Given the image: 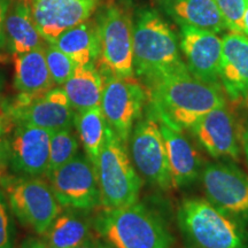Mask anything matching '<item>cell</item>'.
Listing matches in <instances>:
<instances>
[{"instance_id": "f546056e", "label": "cell", "mask_w": 248, "mask_h": 248, "mask_svg": "<svg viewBox=\"0 0 248 248\" xmlns=\"http://www.w3.org/2000/svg\"><path fill=\"white\" fill-rule=\"evenodd\" d=\"M0 248H14V230L6 201L0 194Z\"/></svg>"}, {"instance_id": "6da1fadb", "label": "cell", "mask_w": 248, "mask_h": 248, "mask_svg": "<svg viewBox=\"0 0 248 248\" xmlns=\"http://www.w3.org/2000/svg\"><path fill=\"white\" fill-rule=\"evenodd\" d=\"M146 89L152 111L181 130H190L209 111L226 106L221 85L204 83L190 73L164 77Z\"/></svg>"}, {"instance_id": "83f0119b", "label": "cell", "mask_w": 248, "mask_h": 248, "mask_svg": "<svg viewBox=\"0 0 248 248\" xmlns=\"http://www.w3.org/2000/svg\"><path fill=\"white\" fill-rule=\"evenodd\" d=\"M228 29L244 33V16L246 0H215Z\"/></svg>"}, {"instance_id": "d4e9b609", "label": "cell", "mask_w": 248, "mask_h": 248, "mask_svg": "<svg viewBox=\"0 0 248 248\" xmlns=\"http://www.w3.org/2000/svg\"><path fill=\"white\" fill-rule=\"evenodd\" d=\"M74 124L78 131L86 156L95 168L108 128V123L105 119L101 107L97 106L82 111H76Z\"/></svg>"}, {"instance_id": "30bf717a", "label": "cell", "mask_w": 248, "mask_h": 248, "mask_svg": "<svg viewBox=\"0 0 248 248\" xmlns=\"http://www.w3.org/2000/svg\"><path fill=\"white\" fill-rule=\"evenodd\" d=\"M55 198L64 208L91 210L101 204L97 172L86 155L77 153L48 175Z\"/></svg>"}, {"instance_id": "8fae6325", "label": "cell", "mask_w": 248, "mask_h": 248, "mask_svg": "<svg viewBox=\"0 0 248 248\" xmlns=\"http://www.w3.org/2000/svg\"><path fill=\"white\" fill-rule=\"evenodd\" d=\"M200 178L207 200L229 215L248 222V177L231 162H210Z\"/></svg>"}, {"instance_id": "d590c367", "label": "cell", "mask_w": 248, "mask_h": 248, "mask_svg": "<svg viewBox=\"0 0 248 248\" xmlns=\"http://www.w3.org/2000/svg\"><path fill=\"white\" fill-rule=\"evenodd\" d=\"M97 248H113V247L109 246V245L106 244V243H99Z\"/></svg>"}, {"instance_id": "e0dca14e", "label": "cell", "mask_w": 248, "mask_h": 248, "mask_svg": "<svg viewBox=\"0 0 248 248\" xmlns=\"http://www.w3.org/2000/svg\"><path fill=\"white\" fill-rule=\"evenodd\" d=\"M219 83L232 101L248 100V37L244 33H225L222 39Z\"/></svg>"}, {"instance_id": "ac0fdd59", "label": "cell", "mask_w": 248, "mask_h": 248, "mask_svg": "<svg viewBox=\"0 0 248 248\" xmlns=\"http://www.w3.org/2000/svg\"><path fill=\"white\" fill-rule=\"evenodd\" d=\"M156 119L159 121L160 130L168 155L172 186L181 188L193 184L200 177L201 169H202L199 154L197 153L188 139L183 135L181 129L171 125L160 117L156 116Z\"/></svg>"}, {"instance_id": "9c48e42d", "label": "cell", "mask_w": 248, "mask_h": 248, "mask_svg": "<svg viewBox=\"0 0 248 248\" xmlns=\"http://www.w3.org/2000/svg\"><path fill=\"white\" fill-rule=\"evenodd\" d=\"M101 110L108 125L128 146L130 135L148 102L147 89L132 78L104 76Z\"/></svg>"}, {"instance_id": "836d02e7", "label": "cell", "mask_w": 248, "mask_h": 248, "mask_svg": "<svg viewBox=\"0 0 248 248\" xmlns=\"http://www.w3.org/2000/svg\"><path fill=\"white\" fill-rule=\"evenodd\" d=\"M244 35L248 37V0H246V9L244 16Z\"/></svg>"}, {"instance_id": "2e32d148", "label": "cell", "mask_w": 248, "mask_h": 248, "mask_svg": "<svg viewBox=\"0 0 248 248\" xmlns=\"http://www.w3.org/2000/svg\"><path fill=\"white\" fill-rule=\"evenodd\" d=\"M203 150L215 159L237 160L240 155L235 121L228 107L215 108L190 129Z\"/></svg>"}, {"instance_id": "4fadbf2b", "label": "cell", "mask_w": 248, "mask_h": 248, "mask_svg": "<svg viewBox=\"0 0 248 248\" xmlns=\"http://www.w3.org/2000/svg\"><path fill=\"white\" fill-rule=\"evenodd\" d=\"M51 131L15 123L8 137V163L20 175L47 176Z\"/></svg>"}, {"instance_id": "74e56055", "label": "cell", "mask_w": 248, "mask_h": 248, "mask_svg": "<svg viewBox=\"0 0 248 248\" xmlns=\"http://www.w3.org/2000/svg\"><path fill=\"white\" fill-rule=\"evenodd\" d=\"M244 151H245V154H246V159H247V163H248V148L244 147Z\"/></svg>"}, {"instance_id": "cb8c5ba5", "label": "cell", "mask_w": 248, "mask_h": 248, "mask_svg": "<svg viewBox=\"0 0 248 248\" xmlns=\"http://www.w3.org/2000/svg\"><path fill=\"white\" fill-rule=\"evenodd\" d=\"M43 237L48 248H75L91 237V226L79 214H60Z\"/></svg>"}, {"instance_id": "4316f807", "label": "cell", "mask_w": 248, "mask_h": 248, "mask_svg": "<svg viewBox=\"0 0 248 248\" xmlns=\"http://www.w3.org/2000/svg\"><path fill=\"white\" fill-rule=\"evenodd\" d=\"M45 55L49 74L54 83L58 85H63L73 75L77 64L52 43H48V45L45 46Z\"/></svg>"}, {"instance_id": "5bb4252c", "label": "cell", "mask_w": 248, "mask_h": 248, "mask_svg": "<svg viewBox=\"0 0 248 248\" xmlns=\"http://www.w3.org/2000/svg\"><path fill=\"white\" fill-rule=\"evenodd\" d=\"M179 48L184 54L185 64L197 79L210 84H219L222 39L209 30L179 27Z\"/></svg>"}, {"instance_id": "7402d4cb", "label": "cell", "mask_w": 248, "mask_h": 248, "mask_svg": "<svg viewBox=\"0 0 248 248\" xmlns=\"http://www.w3.org/2000/svg\"><path fill=\"white\" fill-rule=\"evenodd\" d=\"M55 44L77 66L97 64L100 58V40L94 21L89 20L62 32Z\"/></svg>"}, {"instance_id": "484cf974", "label": "cell", "mask_w": 248, "mask_h": 248, "mask_svg": "<svg viewBox=\"0 0 248 248\" xmlns=\"http://www.w3.org/2000/svg\"><path fill=\"white\" fill-rule=\"evenodd\" d=\"M78 153V141L71 128L61 129L51 133L49 141V163L47 177L51 172L73 159Z\"/></svg>"}, {"instance_id": "4dcf8cb0", "label": "cell", "mask_w": 248, "mask_h": 248, "mask_svg": "<svg viewBox=\"0 0 248 248\" xmlns=\"http://www.w3.org/2000/svg\"><path fill=\"white\" fill-rule=\"evenodd\" d=\"M11 0H0V51L7 46V38L5 32V21L6 15L9 7Z\"/></svg>"}, {"instance_id": "7a4b0ae2", "label": "cell", "mask_w": 248, "mask_h": 248, "mask_svg": "<svg viewBox=\"0 0 248 248\" xmlns=\"http://www.w3.org/2000/svg\"><path fill=\"white\" fill-rule=\"evenodd\" d=\"M133 70L146 88L164 77L190 73L182 58L177 35L155 9L136 12Z\"/></svg>"}, {"instance_id": "1f68e13d", "label": "cell", "mask_w": 248, "mask_h": 248, "mask_svg": "<svg viewBox=\"0 0 248 248\" xmlns=\"http://www.w3.org/2000/svg\"><path fill=\"white\" fill-rule=\"evenodd\" d=\"M21 248H48L43 240L36 239V238H28L23 241Z\"/></svg>"}, {"instance_id": "7c38bea8", "label": "cell", "mask_w": 248, "mask_h": 248, "mask_svg": "<svg viewBox=\"0 0 248 248\" xmlns=\"http://www.w3.org/2000/svg\"><path fill=\"white\" fill-rule=\"evenodd\" d=\"M4 109L14 124H30L51 132L71 128L75 117L69 99L61 88H53L31 99L16 98L13 104L4 105Z\"/></svg>"}, {"instance_id": "52a82bcc", "label": "cell", "mask_w": 248, "mask_h": 248, "mask_svg": "<svg viewBox=\"0 0 248 248\" xmlns=\"http://www.w3.org/2000/svg\"><path fill=\"white\" fill-rule=\"evenodd\" d=\"M130 157L139 173L148 183L161 188L172 187L171 171L159 121L150 108L133 126L129 138Z\"/></svg>"}, {"instance_id": "ffe728a7", "label": "cell", "mask_w": 248, "mask_h": 248, "mask_svg": "<svg viewBox=\"0 0 248 248\" xmlns=\"http://www.w3.org/2000/svg\"><path fill=\"white\" fill-rule=\"evenodd\" d=\"M159 6L178 27L188 26L215 33L229 30L215 0H159Z\"/></svg>"}, {"instance_id": "277c9868", "label": "cell", "mask_w": 248, "mask_h": 248, "mask_svg": "<svg viewBox=\"0 0 248 248\" xmlns=\"http://www.w3.org/2000/svg\"><path fill=\"white\" fill-rule=\"evenodd\" d=\"M177 219L183 237L192 248H248L245 222L222 212L207 199L182 201Z\"/></svg>"}, {"instance_id": "9a60e30c", "label": "cell", "mask_w": 248, "mask_h": 248, "mask_svg": "<svg viewBox=\"0 0 248 248\" xmlns=\"http://www.w3.org/2000/svg\"><path fill=\"white\" fill-rule=\"evenodd\" d=\"M100 0H29L42 38L54 43L62 32L89 20Z\"/></svg>"}, {"instance_id": "8d00e7d4", "label": "cell", "mask_w": 248, "mask_h": 248, "mask_svg": "<svg viewBox=\"0 0 248 248\" xmlns=\"http://www.w3.org/2000/svg\"><path fill=\"white\" fill-rule=\"evenodd\" d=\"M1 89H2V77L0 75V93H1ZM4 108V104H0V110Z\"/></svg>"}, {"instance_id": "44dd1931", "label": "cell", "mask_w": 248, "mask_h": 248, "mask_svg": "<svg viewBox=\"0 0 248 248\" xmlns=\"http://www.w3.org/2000/svg\"><path fill=\"white\" fill-rule=\"evenodd\" d=\"M5 32L8 48L14 55L27 53L43 45L29 0H11L6 15Z\"/></svg>"}, {"instance_id": "5b68a950", "label": "cell", "mask_w": 248, "mask_h": 248, "mask_svg": "<svg viewBox=\"0 0 248 248\" xmlns=\"http://www.w3.org/2000/svg\"><path fill=\"white\" fill-rule=\"evenodd\" d=\"M126 146L108 125L95 166L101 206L119 208L138 202L142 181L133 166Z\"/></svg>"}, {"instance_id": "ba28073f", "label": "cell", "mask_w": 248, "mask_h": 248, "mask_svg": "<svg viewBox=\"0 0 248 248\" xmlns=\"http://www.w3.org/2000/svg\"><path fill=\"white\" fill-rule=\"evenodd\" d=\"M12 212L24 226L43 235L61 214L51 185L38 177L5 179Z\"/></svg>"}, {"instance_id": "d6986e66", "label": "cell", "mask_w": 248, "mask_h": 248, "mask_svg": "<svg viewBox=\"0 0 248 248\" xmlns=\"http://www.w3.org/2000/svg\"><path fill=\"white\" fill-rule=\"evenodd\" d=\"M54 80L46 62L45 46L14 55V88L17 98L31 99L54 88Z\"/></svg>"}, {"instance_id": "e575fe53", "label": "cell", "mask_w": 248, "mask_h": 248, "mask_svg": "<svg viewBox=\"0 0 248 248\" xmlns=\"http://www.w3.org/2000/svg\"><path fill=\"white\" fill-rule=\"evenodd\" d=\"M241 142H243V146L245 148H248V122L246 123V126H245L243 136H241Z\"/></svg>"}, {"instance_id": "8992f818", "label": "cell", "mask_w": 248, "mask_h": 248, "mask_svg": "<svg viewBox=\"0 0 248 248\" xmlns=\"http://www.w3.org/2000/svg\"><path fill=\"white\" fill-rule=\"evenodd\" d=\"M102 76L132 78L133 70V20L126 8L117 4H107L95 16Z\"/></svg>"}, {"instance_id": "3957f363", "label": "cell", "mask_w": 248, "mask_h": 248, "mask_svg": "<svg viewBox=\"0 0 248 248\" xmlns=\"http://www.w3.org/2000/svg\"><path fill=\"white\" fill-rule=\"evenodd\" d=\"M94 230L113 248H171L173 237L159 215L142 203L104 210Z\"/></svg>"}, {"instance_id": "d6a6232c", "label": "cell", "mask_w": 248, "mask_h": 248, "mask_svg": "<svg viewBox=\"0 0 248 248\" xmlns=\"http://www.w3.org/2000/svg\"><path fill=\"white\" fill-rule=\"evenodd\" d=\"M98 244L99 243H97V241L94 240V238H93L91 235V237L88 238V239H86L84 243L78 245V246H76L75 248H97Z\"/></svg>"}, {"instance_id": "603a6c76", "label": "cell", "mask_w": 248, "mask_h": 248, "mask_svg": "<svg viewBox=\"0 0 248 248\" xmlns=\"http://www.w3.org/2000/svg\"><path fill=\"white\" fill-rule=\"evenodd\" d=\"M105 79L97 64L76 66L73 75L63 84L64 92L74 110L82 111L100 106Z\"/></svg>"}, {"instance_id": "f1b7e54d", "label": "cell", "mask_w": 248, "mask_h": 248, "mask_svg": "<svg viewBox=\"0 0 248 248\" xmlns=\"http://www.w3.org/2000/svg\"><path fill=\"white\" fill-rule=\"evenodd\" d=\"M13 125L14 122L2 108L0 110V178L8 164V137Z\"/></svg>"}]
</instances>
